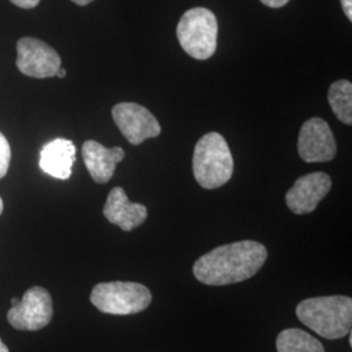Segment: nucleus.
I'll use <instances>...</instances> for the list:
<instances>
[{
    "label": "nucleus",
    "mask_w": 352,
    "mask_h": 352,
    "mask_svg": "<svg viewBox=\"0 0 352 352\" xmlns=\"http://www.w3.org/2000/svg\"><path fill=\"white\" fill-rule=\"evenodd\" d=\"M52 299L47 289L32 287L23 299L8 311V322L17 330L36 331L47 327L52 320Z\"/></svg>",
    "instance_id": "obj_6"
},
{
    "label": "nucleus",
    "mask_w": 352,
    "mask_h": 352,
    "mask_svg": "<svg viewBox=\"0 0 352 352\" xmlns=\"http://www.w3.org/2000/svg\"><path fill=\"white\" fill-rule=\"evenodd\" d=\"M76 161V146L71 140L55 139L47 142L41 151L39 167L47 175L67 180L72 175Z\"/></svg>",
    "instance_id": "obj_13"
},
{
    "label": "nucleus",
    "mask_w": 352,
    "mask_h": 352,
    "mask_svg": "<svg viewBox=\"0 0 352 352\" xmlns=\"http://www.w3.org/2000/svg\"><path fill=\"white\" fill-rule=\"evenodd\" d=\"M327 101L334 115L342 123L352 124V84L347 80H340L330 85Z\"/></svg>",
    "instance_id": "obj_15"
},
{
    "label": "nucleus",
    "mask_w": 352,
    "mask_h": 352,
    "mask_svg": "<svg viewBox=\"0 0 352 352\" xmlns=\"http://www.w3.org/2000/svg\"><path fill=\"white\" fill-rule=\"evenodd\" d=\"M113 119L126 141L132 145H140L145 140L154 139L162 132L157 118L139 103H118L113 106Z\"/></svg>",
    "instance_id": "obj_7"
},
{
    "label": "nucleus",
    "mask_w": 352,
    "mask_h": 352,
    "mask_svg": "<svg viewBox=\"0 0 352 352\" xmlns=\"http://www.w3.org/2000/svg\"><path fill=\"white\" fill-rule=\"evenodd\" d=\"M82 157L91 179L104 184L113 177L115 168L126 157L123 148H106L94 140H88L82 145Z\"/></svg>",
    "instance_id": "obj_12"
},
{
    "label": "nucleus",
    "mask_w": 352,
    "mask_h": 352,
    "mask_svg": "<svg viewBox=\"0 0 352 352\" xmlns=\"http://www.w3.org/2000/svg\"><path fill=\"white\" fill-rule=\"evenodd\" d=\"M278 352H325L322 343L300 329H286L277 337Z\"/></svg>",
    "instance_id": "obj_14"
},
{
    "label": "nucleus",
    "mask_w": 352,
    "mask_h": 352,
    "mask_svg": "<svg viewBox=\"0 0 352 352\" xmlns=\"http://www.w3.org/2000/svg\"><path fill=\"white\" fill-rule=\"evenodd\" d=\"M3 213V200L0 197V214Z\"/></svg>",
    "instance_id": "obj_24"
},
{
    "label": "nucleus",
    "mask_w": 352,
    "mask_h": 352,
    "mask_svg": "<svg viewBox=\"0 0 352 352\" xmlns=\"http://www.w3.org/2000/svg\"><path fill=\"white\" fill-rule=\"evenodd\" d=\"M91 304L107 315H136L151 302V289L136 282H103L94 286Z\"/></svg>",
    "instance_id": "obj_5"
},
{
    "label": "nucleus",
    "mask_w": 352,
    "mask_h": 352,
    "mask_svg": "<svg viewBox=\"0 0 352 352\" xmlns=\"http://www.w3.org/2000/svg\"><path fill=\"white\" fill-rule=\"evenodd\" d=\"M11 157H12L11 146L6 139V136L0 132V179L7 175L10 164H11Z\"/></svg>",
    "instance_id": "obj_16"
},
{
    "label": "nucleus",
    "mask_w": 352,
    "mask_h": 352,
    "mask_svg": "<svg viewBox=\"0 0 352 352\" xmlns=\"http://www.w3.org/2000/svg\"><path fill=\"white\" fill-rule=\"evenodd\" d=\"M103 215L110 223L129 232L146 221L148 209L141 204L129 201L124 189L115 187L109 193L103 208Z\"/></svg>",
    "instance_id": "obj_11"
},
{
    "label": "nucleus",
    "mask_w": 352,
    "mask_h": 352,
    "mask_svg": "<svg viewBox=\"0 0 352 352\" xmlns=\"http://www.w3.org/2000/svg\"><path fill=\"white\" fill-rule=\"evenodd\" d=\"M296 316L305 327L325 340H340L352 327V299L349 296H320L298 304Z\"/></svg>",
    "instance_id": "obj_2"
},
{
    "label": "nucleus",
    "mask_w": 352,
    "mask_h": 352,
    "mask_svg": "<svg viewBox=\"0 0 352 352\" xmlns=\"http://www.w3.org/2000/svg\"><path fill=\"white\" fill-rule=\"evenodd\" d=\"M11 1L14 6L24 8V10H32L39 4V0H11Z\"/></svg>",
    "instance_id": "obj_17"
},
{
    "label": "nucleus",
    "mask_w": 352,
    "mask_h": 352,
    "mask_svg": "<svg viewBox=\"0 0 352 352\" xmlns=\"http://www.w3.org/2000/svg\"><path fill=\"white\" fill-rule=\"evenodd\" d=\"M67 75V72H65V69L64 68H59V71H58V74H56V77H59V78H63Z\"/></svg>",
    "instance_id": "obj_21"
},
{
    "label": "nucleus",
    "mask_w": 352,
    "mask_h": 352,
    "mask_svg": "<svg viewBox=\"0 0 352 352\" xmlns=\"http://www.w3.org/2000/svg\"><path fill=\"white\" fill-rule=\"evenodd\" d=\"M342 3V8L344 11V14L347 16V19L352 21V0H340Z\"/></svg>",
    "instance_id": "obj_19"
},
{
    "label": "nucleus",
    "mask_w": 352,
    "mask_h": 352,
    "mask_svg": "<svg viewBox=\"0 0 352 352\" xmlns=\"http://www.w3.org/2000/svg\"><path fill=\"white\" fill-rule=\"evenodd\" d=\"M193 175L205 189H215L225 186L234 173V158L226 140L210 132L197 141L193 160Z\"/></svg>",
    "instance_id": "obj_3"
},
{
    "label": "nucleus",
    "mask_w": 352,
    "mask_h": 352,
    "mask_svg": "<svg viewBox=\"0 0 352 352\" xmlns=\"http://www.w3.org/2000/svg\"><path fill=\"white\" fill-rule=\"evenodd\" d=\"M16 65L24 75L34 78L54 77L62 67L59 54L43 41L25 37L17 42Z\"/></svg>",
    "instance_id": "obj_8"
},
{
    "label": "nucleus",
    "mask_w": 352,
    "mask_h": 352,
    "mask_svg": "<svg viewBox=\"0 0 352 352\" xmlns=\"http://www.w3.org/2000/svg\"><path fill=\"white\" fill-rule=\"evenodd\" d=\"M264 6H267L270 8H280L283 6H286L289 0H260Z\"/></svg>",
    "instance_id": "obj_18"
},
{
    "label": "nucleus",
    "mask_w": 352,
    "mask_h": 352,
    "mask_svg": "<svg viewBox=\"0 0 352 352\" xmlns=\"http://www.w3.org/2000/svg\"><path fill=\"white\" fill-rule=\"evenodd\" d=\"M0 352H10L8 347L1 342V338H0Z\"/></svg>",
    "instance_id": "obj_22"
},
{
    "label": "nucleus",
    "mask_w": 352,
    "mask_h": 352,
    "mask_svg": "<svg viewBox=\"0 0 352 352\" xmlns=\"http://www.w3.org/2000/svg\"><path fill=\"white\" fill-rule=\"evenodd\" d=\"M298 151L304 162H329L337 154V141L327 122L321 118H312L302 126Z\"/></svg>",
    "instance_id": "obj_9"
},
{
    "label": "nucleus",
    "mask_w": 352,
    "mask_h": 352,
    "mask_svg": "<svg viewBox=\"0 0 352 352\" xmlns=\"http://www.w3.org/2000/svg\"><path fill=\"white\" fill-rule=\"evenodd\" d=\"M77 6H88L89 3H91L93 0H72Z\"/></svg>",
    "instance_id": "obj_20"
},
{
    "label": "nucleus",
    "mask_w": 352,
    "mask_h": 352,
    "mask_svg": "<svg viewBox=\"0 0 352 352\" xmlns=\"http://www.w3.org/2000/svg\"><path fill=\"white\" fill-rule=\"evenodd\" d=\"M19 302H20V299H17V298H13L12 300H11L12 305H16V304H17Z\"/></svg>",
    "instance_id": "obj_23"
},
{
    "label": "nucleus",
    "mask_w": 352,
    "mask_h": 352,
    "mask_svg": "<svg viewBox=\"0 0 352 352\" xmlns=\"http://www.w3.org/2000/svg\"><path fill=\"white\" fill-rule=\"evenodd\" d=\"M176 36L180 46L190 58L206 60L217 50V17L208 8H192L182 16L176 28Z\"/></svg>",
    "instance_id": "obj_4"
},
{
    "label": "nucleus",
    "mask_w": 352,
    "mask_h": 352,
    "mask_svg": "<svg viewBox=\"0 0 352 352\" xmlns=\"http://www.w3.org/2000/svg\"><path fill=\"white\" fill-rule=\"evenodd\" d=\"M267 258L261 243L241 240L214 248L193 265V274L208 286H226L247 280L258 273Z\"/></svg>",
    "instance_id": "obj_1"
},
{
    "label": "nucleus",
    "mask_w": 352,
    "mask_h": 352,
    "mask_svg": "<svg viewBox=\"0 0 352 352\" xmlns=\"http://www.w3.org/2000/svg\"><path fill=\"white\" fill-rule=\"evenodd\" d=\"M331 189V179L325 173H312L299 177L286 195V204L292 213H312Z\"/></svg>",
    "instance_id": "obj_10"
}]
</instances>
